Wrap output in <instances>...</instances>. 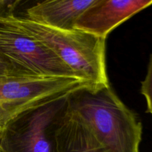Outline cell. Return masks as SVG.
Returning <instances> with one entry per match:
<instances>
[{
  "instance_id": "6da1fadb",
  "label": "cell",
  "mask_w": 152,
  "mask_h": 152,
  "mask_svg": "<svg viewBox=\"0 0 152 152\" xmlns=\"http://www.w3.org/2000/svg\"><path fill=\"white\" fill-rule=\"evenodd\" d=\"M68 107L107 152H140L142 123L109 85L74 91L68 96Z\"/></svg>"
},
{
  "instance_id": "7a4b0ae2",
  "label": "cell",
  "mask_w": 152,
  "mask_h": 152,
  "mask_svg": "<svg viewBox=\"0 0 152 152\" xmlns=\"http://www.w3.org/2000/svg\"><path fill=\"white\" fill-rule=\"evenodd\" d=\"M19 26L53 52L91 88L108 86L105 39L74 29L62 31L13 16Z\"/></svg>"
},
{
  "instance_id": "3957f363",
  "label": "cell",
  "mask_w": 152,
  "mask_h": 152,
  "mask_svg": "<svg viewBox=\"0 0 152 152\" xmlns=\"http://www.w3.org/2000/svg\"><path fill=\"white\" fill-rule=\"evenodd\" d=\"M69 94L25 110L10 120L0 130V152H59L56 131L68 109Z\"/></svg>"
},
{
  "instance_id": "277c9868",
  "label": "cell",
  "mask_w": 152,
  "mask_h": 152,
  "mask_svg": "<svg viewBox=\"0 0 152 152\" xmlns=\"http://www.w3.org/2000/svg\"><path fill=\"white\" fill-rule=\"evenodd\" d=\"M13 16L0 18V56L17 74L78 78L53 52L19 26Z\"/></svg>"
},
{
  "instance_id": "5b68a950",
  "label": "cell",
  "mask_w": 152,
  "mask_h": 152,
  "mask_svg": "<svg viewBox=\"0 0 152 152\" xmlns=\"http://www.w3.org/2000/svg\"><path fill=\"white\" fill-rule=\"evenodd\" d=\"M84 86L77 77H0V130L25 110Z\"/></svg>"
},
{
  "instance_id": "8992f818",
  "label": "cell",
  "mask_w": 152,
  "mask_h": 152,
  "mask_svg": "<svg viewBox=\"0 0 152 152\" xmlns=\"http://www.w3.org/2000/svg\"><path fill=\"white\" fill-rule=\"evenodd\" d=\"M151 5L152 0H95L74 28L106 39L114 28Z\"/></svg>"
},
{
  "instance_id": "52a82bcc",
  "label": "cell",
  "mask_w": 152,
  "mask_h": 152,
  "mask_svg": "<svg viewBox=\"0 0 152 152\" xmlns=\"http://www.w3.org/2000/svg\"><path fill=\"white\" fill-rule=\"evenodd\" d=\"M95 0H56L39 1L28 7L26 16L30 21L54 29L72 31L83 12Z\"/></svg>"
},
{
  "instance_id": "ba28073f",
  "label": "cell",
  "mask_w": 152,
  "mask_h": 152,
  "mask_svg": "<svg viewBox=\"0 0 152 152\" xmlns=\"http://www.w3.org/2000/svg\"><path fill=\"white\" fill-rule=\"evenodd\" d=\"M56 141L59 152H107L69 107L56 131Z\"/></svg>"
},
{
  "instance_id": "9c48e42d",
  "label": "cell",
  "mask_w": 152,
  "mask_h": 152,
  "mask_svg": "<svg viewBox=\"0 0 152 152\" xmlns=\"http://www.w3.org/2000/svg\"><path fill=\"white\" fill-rule=\"evenodd\" d=\"M140 92L146 102L147 112L152 115V53L150 55L146 75L141 83Z\"/></svg>"
},
{
  "instance_id": "30bf717a",
  "label": "cell",
  "mask_w": 152,
  "mask_h": 152,
  "mask_svg": "<svg viewBox=\"0 0 152 152\" xmlns=\"http://www.w3.org/2000/svg\"><path fill=\"white\" fill-rule=\"evenodd\" d=\"M20 1L0 0V18H5L13 16Z\"/></svg>"
},
{
  "instance_id": "8fae6325",
  "label": "cell",
  "mask_w": 152,
  "mask_h": 152,
  "mask_svg": "<svg viewBox=\"0 0 152 152\" xmlns=\"http://www.w3.org/2000/svg\"><path fill=\"white\" fill-rule=\"evenodd\" d=\"M6 76H21L0 56V77Z\"/></svg>"
}]
</instances>
